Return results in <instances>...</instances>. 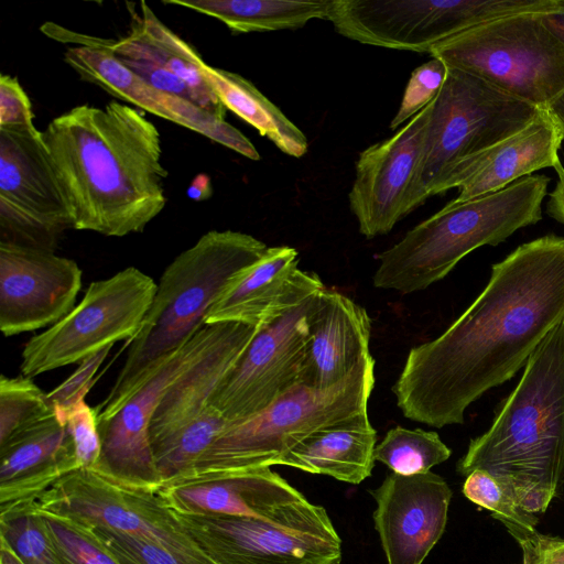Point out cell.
<instances>
[{
  "instance_id": "cell-1",
  "label": "cell",
  "mask_w": 564,
  "mask_h": 564,
  "mask_svg": "<svg viewBox=\"0 0 564 564\" xmlns=\"http://www.w3.org/2000/svg\"><path fill=\"white\" fill-rule=\"evenodd\" d=\"M564 321V238L517 247L491 268L474 302L438 337L413 347L392 387L402 414L434 427L510 380Z\"/></svg>"
},
{
  "instance_id": "cell-2",
  "label": "cell",
  "mask_w": 564,
  "mask_h": 564,
  "mask_svg": "<svg viewBox=\"0 0 564 564\" xmlns=\"http://www.w3.org/2000/svg\"><path fill=\"white\" fill-rule=\"evenodd\" d=\"M73 229L108 237L141 232L165 207L158 128L117 100L80 105L41 131Z\"/></svg>"
},
{
  "instance_id": "cell-3",
  "label": "cell",
  "mask_w": 564,
  "mask_h": 564,
  "mask_svg": "<svg viewBox=\"0 0 564 564\" xmlns=\"http://www.w3.org/2000/svg\"><path fill=\"white\" fill-rule=\"evenodd\" d=\"M484 470L529 513H543L564 484V321L543 339L490 427L457 471Z\"/></svg>"
},
{
  "instance_id": "cell-4",
  "label": "cell",
  "mask_w": 564,
  "mask_h": 564,
  "mask_svg": "<svg viewBox=\"0 0 564 564\" xmlns=\"http://www.w3.org/2000/svg\"><path fill=\"white\" fill-rule=\"evenodd\" d=\"M267 249L251 235L212 230L167 265L139 332L127 343L126 361L99 405L98 421L112 416L205 326L214 304Z\"/></svg>"
},
{
  "instance_id": "cell-5",
  "label": "cell",
  "mask_w": 564,
  "mask_h": 564,
  "mask_svg": "<svg viewBox=\"0 0 564 564\" xmlns=\"http://www.w3.org/2000/svg\"><path fill=\"white\" fill-rule=\"evenodd\" d=\"M550 181L530 175L496 193L448 202L377 256L373 286L401 294L425 290L477 248L497 246L539 223Z\"/></svg>"
},
{
  "instance_id": "cell-6",
  "label": "cell",
  "mask_w": 564,
  "mask_h": 564,
  "mask_svg": "<svg viewBox=\"0 0 564 564\" xmlns=\"http://www.w3.org/2000/svg\"><path fill=\"white\" fill-rule=\"evenodd\" d=\"M375 382L370 355L335 387L295 384L260 413L228 426L178 477L279 465L311 433L368 412Z\"/></svg>"
},
{
  "instance_id": "cell-7",
  "label": "cell",
  "mask_w": 564,
  "mask_h": 564,
  "mask_svg": "<svg viewBox=\"0 0 564 564\" xmlns=\"http://www.w3.org/2000/svg\"><path fill=\"white\" fill-rule=\"evenodd\" d=\"M541 110L447 67L445 80L431 102L406 215L429 197L440 195L444 180L456 165L520 131Z\"/></svg>"
},
{
  "instance_id": "cell-8",
  "label": "cell",
  "mask_w": 564,
  "mask_h": 564,
  "mask_svg": "<svg viewBox=\"0 0 564 564\" xmlns=\"http://www.w3.org/2000/svg\"><path fill=\"white\" fill-rule=\"evenodd\" d=\"M541 14L519 13L481 23L436 45L430 55L544 109L564 91V44Z\"/></svg>"
},
{
  "instance_id": "cell-9",
  "label": "cell",
  "mask_w": 564,
  "mask_h": 564,
  "mask_svg": "<svg viewBox=\"0 0 564 564\" xmlns=\"http://www.w3.org/2000/svg\"><path fill=\"white\" fill-rule=\"evenodd\" d=\"M28 506L155 544L182 564H215L185 531L155 486L120 479L98 468H77Z\"/></svg>"
},
{
  "instance_id": "cell-10",
  "label": "cell",
  "mask_w": 564,
  "mask_h": 564,
  "mask_svg": "<svg viewBox=\"0 0 564 564\" xmlns=\"http://www.w3.org/2000/svg\"><path fill=\"white\" fill-rule=\"evenodd\" d=\"M171 510L215 564H339L341 561V540L329 516L324 507L307 499L265 518Z\"/></svg>"
},
{
  "instance_id": "cell-11",
  "label": "cell",
  "mask_w": 564,
  "mask_h": 564,
  "mask_svg": "<svg viewBox=\"0 0 564 564\" xmlns=\"http://www.w3.org/2000/svg\"><path fill=\"white\" fill-rule=\"evenodd\" d=\"M556 0H332L327 20L356 42L431 53L481 23L519 13H544Z\"/></svg>"
},
{
  "instance_id": "cell-12",
  "label": "cell",
  "mask_w": 564,
  "mask_h": 564,
  "mask_svg": "<svg viewBox=\"0 0 564 564\" xmlns=\"http://www.w3.org/2000/svg\"><path fill=\"white\" fill-rule=\"evenodd\" d=\"M156 286L134 267L90 283L79 304L25 344L22 376L32 378L80 362L119 340L129 343L141 327Z\"/></svg>"
},
{
  "instance_id": "cell-13",
  "label": "cell",
  "mask_w": 564,
  "mask_h": 564,
  "mask_svg": "<svg viewBox=\"0 0 564 564\" xmlns=\"http://www.w3.org/2000/svg\"><path fill=\"white\" fill-rule=\"evenodd\" d=\"M70 228L41 131L0 128V243L54 252Z\"/></svg>"
},
{
  "instance_id": "cell-14",
  "label": "cell",
  "mask_w": 564,
  "mask_h": 564,
  "mask_svg": "<svg viewBox=\"0 0 564 564\" xmlns=\"http://www.w3.org/2000/svg\"><path fill=\"white\" fill-rule=\"evenodd\" d=\"M319 292L259 326L220 380L208 406L230 425L260 413L300 383L310 318Z\"/></svg>"
},
{
  "instance_id": "cell-15",
  "label": "cell",
  "mask_w": 564,
  "mask_h": 564,
  "mask_svg": "<svg viewBox=\"0 0 564 564\" xmlns=\"http://www.w3.org/2000/svg\"><path fill=\"white\" fill-rule=\"evenodd\" d=\"M42 31L56 40L79 44L66 50L64 61L83 80L99 86L115 98L198 132L247 159H261L251 141L225 119L154 88L124 66L105 46V39L77 34L53 23H45Z\"/></svg>"
},
{
  "instance_id": "cell-16",
  "label": "cell",
  "mask_w": 564,
  "mask_h": 564,
  "mask_svg": "<svg viewBox=\"0 0 564 564\" xmlns=\"http://www.w3.org/2000/svg\"><path fill=\"white\" fill-rule=\"evenodd\" d=\"M82 270L70 259L0 243V330L6 337L52 326L75 306Z\"/></svg>"
},
{
  "instance_id": "cell-17",
  "label": "cell",
  "mask_w": 564,
  "mask_h": 564,
  "mask_svg": "<svg viewBox=\"0 0 564 564\" xmlns=\"http://www.w3.org/2000/svg\"><path fill=\"white\" fill-rule=\"evenodd\" d=\"M431 104L392 137L360 152L348 193L359 232L386 235L406 216L405 207L422 153Z\"/></svg>"
},
{
  "instance_id": "cell-18",
  "label": "cell",
  "mask_w": 564,
  "mask_h": 564,
  "mask_svg": "<svg viewBox=\"0 0 564 564\" xmlns=\"http://www.w3.org/2000/svg\"><path fill=\"white\" fill-rule=\"evenodd\" d=\"M370 494L373 523L388 564H422L442 538L452 490L438 475L391 473Z\"/></svg>"
},
{
  "instance_id": "cell-19",
  "label": "cell",
  "mask_w": 564,
  "mask_h": 564,
  "mask_svg": "<svg viewBox=\"0 0 564 564\" xmlns=\"http://www.w3.org/2000/svg\"><path fill=\"white\" fill-rule=\"evenodd\" d=\"M214 327L205 325L112 416L98 421L101 455L96 468L132 482L162 484L149 437L150 422L165 390L202 351Z\"/></svg>"
},
{
  "instance_id": "cell-20",
  "label": "cell",
  "mask_w": 564,
  "mask_h": 564,
  "mask_svg": "<svg viewBox=\"0 0 564 564\" xmlns=\"http://www.w3.org/2000/svg\"><path fill=\"white\" fill-rule=\"evenodd\" d=\"M158 492L171 509L246 518L270 517L306 499L270 467L177 477Z\"/></svg>"
},
{
  "instance_id": "cell-21",
  "label": "cell",
  "mask_w": 564,
  "mask_h": 564,
  "mask_svg": "<svg viewBox=\"0 0 564 564\" xmlns=\"http://www.w3.org/2000/svg\"><path fill=\"white\" fill-rule=\"evenodd\" d=\"M324 288L316 273L299 269L296 249L268 247L214 304L205 325L236 322L261 326Z\"/></svg>"
},
{
  "instance_id": "cell-22",
  "label": "cell",
  "mask_w": 564,
  "mask_h": 564,
  "mask_svg": "<svg viewBox=\"0 0 564 564\" xmlns=\"http://www.w3.org/2000/svg\"><path fill=\"white\" fill-rule=\"evenodd\" d=\"M562 134L544 109L520 131L456 165L440 194L458 188L453 200L465 202L499 192L532 173L562 165Z\"/></svg>"
},
{
  "instance_id": "cell-23",
  "label": "cell",
  "mask_w": 564,
  "mask_h": 564,
  "mask_svg": "<svg viewBox=\"0 0 564 564\" xmlns=\"http://www.w3.org/2000/svg\"><path fill=\"white\" fill-rule=\"evenodd\" d=\"M370 335L367 311L341 292L324 288L311 314L300 383L337 386L370 356Z\"/></svg>"
},
{
  "instance_id": "cell-24",
  "label": "cell",
  "mask_w": 564,
  "mask_h": 564,
  "mask_svg": "<svg viewBox=\"0 0 564 564\" xmlns=\"http://www.w3.org/2000/svg\"><path fill=\"white\" fill-rule=\"evenodd\" d=\"M55 413L0 445V511L31 505L78 468L65 414Z\"/></svg>"
},
{
  "instance_id": "cell-25",
  "label": "cell",
  "mask_w": 564,
  "mask_h": 564,
  "mask_svg": "<svg viewBox=\"0 0 564 564\" xmlns=\"http://www.w3.org/2000/svg\"><path fill=\"white\" fill-rule=\"evenodd\" d=\"M214 325L208 343L161 398L150 422L151 447L187 425L208 408L218 383L259 328L236 322Z\"/></svg>"
},
{
  "instance_id": "cell-26",
  "label": "cell",
  "mask_w": 564,
  "mask_h": 564,
  "mask_svg": "<svg viewBox=\"0 0 564 564\" xmlns=\"http://www.w3.org/2000/svg\"><path fill=\"white\" fill-rule=\"evenodd\" d=\"M129 7L130 32L120 40L105 39V46L122 64H144L167 70L187 84L199 99L200 107L225 119L226 108L210 89L200 72L199 53L170 30L147 2Z\"/></svg>"
},
{
  "instance_id": "cell-27",
  "label": "cell",
  "mask_w": 564,
  "mask_h": 564,
  "mask_svg": "<svg viewBox=\"0 0 564 564\" xmlns=\"http://www.w3.org/2000/svg\"><path fill=\"white\" fill-rule=\"evenodd\" d=\"M376 443L377 432L365 412L311 433L279 465L358 485L371 475Z\"/></svg>"
},
{
  "instance_id": "cell-28",
  "label": "cell",
  "mask_w": 564,
  "mask_h": 564,
  "mask_svg": "<svg viewBox=\"0 0 564 564\" xmlns=\"http://www.w3.org/2000/svg\"><path fill=\"white\" fill-rule=\"evenodd\" d=\"M204 79L226 109L267 137L283 153L303 156L308 143L303 131L252 83L239 74L200 63Z\"/></svg>"
},
{
  "instance_id": "cell-29",
  "label": "cell",
  "mask_w": 564,
  "mask_h": 564,
  "mask_svg": "<svg viewBox=\"0 0 564 564\" xmlns=\"http://www.w3.org/2000/svg\"><path fill=\"white\" fill-rule=\"evenodd\" d=\"M223 22L232 33L295 30L327 20L332 0H165Z\"/></svg>"
},
{
  "instance_id": "cell-30",
  "label": "cell",
  "mask_w": 564,
  "mask_h": 564,
  "mask_svg": "<svg viewBox=\"0 0 564 564\" xmlns=\"http://www.w3.org/2000/svg\"><path fill=\"white\" fill-rule=\"evenodd\" d=\"M228 426L230 423L218 411L208 406L187 425L152 446L162 482L189 471Z\"/></svg>"
},
{
  "instance_id": "cell-31",
  "label": "cell",
  "mask_w": 564,
  "mask_h": 564,
  "mask_svg": "<svg viewBox=\"0 0 564 564\" xmlns=\"http://www.w3.org/2000/svg\"><path fill=\"white\" fill-rule=\"evenodd\" d=\"M451 454L436 432L397 426L389 430L376 445L375 460L394 474L411 476L431 471L432 467L447 460Z\"/></svg>"
},
{
  "instance_id": "cell-32",
  "label": "cell",
  "mask_w": 564,
  "mask_h": 564,
  "mask_svg": "<svg viewBox=\"0 0 564 564\" xmlns=\"http://www.w3.org/2000/svg\"><path fill=\"white\" fill-rule=\"evenodd\" d=\"M31 378H0V445L55 413Z\"/></svg>"
},
{
  "instance_id": "cell-33",
  "label": "cell",
  "mask_w": 564,
  "mask_h": 564,
  "mask_svg": "<svg viewBox=\"0 0 564 564\" xmlns=\"http://www.w3.org/2000/svg\"><path fill=\"white\" fill-rule=\"evenodd\" d=\"M28 507L39 516L47 540L62 564H121L88 527Z\"/></svg>"
},
{
  "instance_id": "cell-34",
  "label": "cell",
  "mask_w": 564,
  "mask_h": 564,
  "mask_svg": "<svg viewBox=\"0 0 564 564\" xmlns=\"http://www.w3.org/2000/svg\"><path fill=\"white\" fill-rule=\"evenodd\" d=\"M0 539L25 564H62L47 540L39 516L28 506L0 511Z\"/></svg>"
},
{
  "instance_id": "cell-35",
  "label": "cell",
  "mask_w": 564,
  "mask_h": 564,
  "mask_svg": "<svg viewBox=\"0 0 564 564\" xmlns=\"http://www.w3.org/2000/svg\"><path fill=\"white\" fill-rule=\"evenodd\" d=\"M464 496L477 506L490 511L507 529L517 527L535 530L539 520L523 510L507 490L488 473L474 470L466 476Z\"/></svg>"
},
{
  "instance_id": "cell-36",
  "label": "cell",
  "mask_w": 564,
  "mask_h": 564,
  "mask_svg": "<svg viewBox=\"0 0 564 564\" xmlns=\"http://www.w3.org/2000/svg\"><path fill=\"white\" fill-rule=\"evenodd\" d=\"M446 73V65L434 57L416 67L410 76L400 107L389 128L397 129L431 104L438 94Z\"/></svg>"
},
{
  "instance_id": "cell-37",
  "label": "cell",
  "mask_w": 564,
  "mask_h": 564,
  "mask_svg": "<svg viewBox=\"0 0 564 564\" xmlns=\"http://www.w3.org/2000/svg\"><path fill=\"white\" fill-rule=\"evenodd\" d=\"M63 412L73 438L78 468H96L101 455L98 410L90 408L85 398H80Z\"/></svg>"
},
{
  "instance_id": "cell-38",
  "label": "cell",
  "mask_w": 564,
  "mask_h": 564,
  "mask_svg": "<svg viewBox=\"0 0 564 564\" xmlns=\"http://www.w3.org/2000/svg\"><path fill=\"white\" fill-rule=\"evenodd\" d=\"M89 529L121 564H182L155 544L106 529Z\"/></svg>"
},
{
  "instance_id": "cell-39",
  "label": "cell",
  "mask_w": 564,
  "mask_h": 564,
  "mask_svg": "<svg viewBox=\"0 0 564 564\" xmlns=\"http://www.w3.org/2000/svg\"><path fill=\"white\" fill-rule=\"evenodd\" d=\"M108 346L79 362L78 368L59 386L47 393L50 403L57 410L66 411L90 390L95 373L108 356Z\"/></svg>"
},
{
  "instance_id": "cell-40",
  "label": "cell",
  "mask_w": 564,
  "mask_h": 564,
  "mask_svg": "<svg viewBox=\"0 0 564 564\" xmlns=\"http://www.w3.org/2000/svg\"><path fill=\"white\" fill-rule=\"evenodd\" d=\"M30 99L19 80L0 76V128L35 129Z\"/></svg>"
},
{
  "instance_id": "cell-41",
  "label": "cell",
  "mask_w": 564,
  "mask_h": 564,
  "mask_svg": "<svg viewBox=\"0 0 564 564\" xmlns=\"http://www.w3.org/2000/svg\"><path fill=\"white\" fill-rule=\"evenodd\" d=\"M507 530L521 549L522 557L519 564H564L563 538L517 527Z\"/></svg>"
},
{
  "instance_id": "cell-42",
  "label": "cell",
  "mask_w": 564,
  "mask_h": 564,
  "mask_svg": "<svg viewBox=\"0 0 564 564\" xmlns=\"http://www.w3.org/2000/svg\"><path fill=\"white\" fill-rule=\"evenodd\" d=\"M557 182L555 187L549 193L546 203V213L550 217L564 225V167L561 165L556 170Z\"/></svg>"
},
{
  "instance_id": "cell-43",
  "label": "cell",
  "mask_w": 564,
  "mask_h": 564,
  "mask_svg": "<svg viewBox=\"0 0 564 564\" xmlns=\"http://www.w3.org/2000/svg\"><path fill=\"white\" fill-rule=\"evenodd\" d=\"M545 25L564 44V0H556L555 6L541 14Z\"/></svg>"
},
{
  "instance_id": "cell-44",
  "label": "cell",
  "mask_w": 564,
  "mask_h": 564,
  "mask_svg": "<svg viewBox=\"0 0 564 564\" xmlns=\"http://www.w3.org/2000/svg\"><path fill=\"white\" fill-rule=\"evenodd\" d=\"M212 194V181L206 174L196 175L187 188V196L197 202L209 198Z\"/></svg>"
},
{
  "instance_id": "cell-45",
  "label": "cell",
  "mask_w": 564,
  "mask_h": 564,
  "mask_svg": "<svg viewBox=\"0 0 564 564\" xmlns=\"http://www.w3.org/2000/svg\"><path fill=\"white\" fill-rule=\"evenodd\" d=\"M544 110L560 130L564 141V91L551 101Z\"/></svg>"
},
{
  "instance_id": "cell-46",
  "label": "cell",
  "mask_w": 564,
  "mask_h": 564,
  "mask_svg": "<svg viewBox=\"0 0 564 564\" xmlns=\"http://www.w3.org/2000/svg\"><path fill=\"white\" fill-rule=\"evenodd\" d=\"M0 564H25L2 539H0Z\"/></svg>"
}]
</instances>
